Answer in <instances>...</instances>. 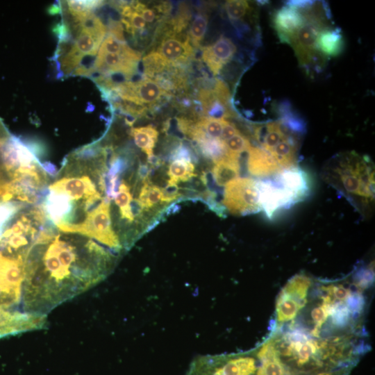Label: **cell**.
Here are the masks:
<instances>
[{"label":"cell","mask_w":375,"mask_h":375,"mask_svg":"<svg viewBox=\"0 0 375 375\" xmlns=\"http://www.w3.org/2000/svg\"><path fill=\"white\" fill-rule=\"evenodd\" d=\"M116 260L113 251L91 238L63 233L49 224L24 260L22 310L47 315L103 281Z\"/></svg>","instance_id":"cell-1"},{"label":"cell","mask_w":375,"mask_h":375,"mask_svg":"<svg viewBox=\"0 0 375 375\" xmlns=\"http://www.w3.org/2000/svg\"><path fill=\"white\" fill-rule=\"evenodd\" d=\"M373 284L374 273L367 269L337 280L315 278L306 305L283 326L317 337L367 335L365 323Z\"/></svg>","instance_id":"cell-2"},{"label":"cell","mask_w":375,"mask_h":375,"mask_svg":"<svg viewBox=\"0 0 375 375\" xmlns=\"http://www.w3.org/2000/svg\"><path fill=\"white\" fill-rule=\"evenodd\" d=\"M102 149L94 142L75 150L48 185L41 204L60 231L74 233L106 198L107 165Z\"/></svg>","instance_id":"cell-3"},{"label":"cell","mask_w":375,"mask_h":375,"mask_svg":"<svg viewBox=\"0 0 375 375\" xmlns=\"http://www.w3.org/2000/svg\"><path fill=\"white\" fill-rule=\"evenodd\" d=\"M265 340L288 375L355 367L370 349L367 335L317 337L285 326L270 328Z\"/></svg>","instance_id":"cell-4"},{"label":"cell","mask_w":375,"mask_h":375,"mask_svg":"<svg viewBox=\"0 0 375 375\" xmlns=\"http://www.w3.org/2000/svg\"><path fill=\"white\" fill-rule=\"evenodd\" d=\"M368 165L367 159L356 155L345 157L328 170L329 176L345 193L361 201L371 202L374 194V171Z\"/></svg>","instance_id":"cell-5"},{"label":"cell","mask_w":375,"mask_h":375,"mask_svg":"<svg viewBox=\"0 0 375 375\" xmlns=\"http://www.w3.org/2000/svg\"><path fill=\"white\" fill-rule=\"evenodd\" d=\"M260 365L258 346L246 351L199 356L185 375H256Z\"/></svg>","instance_id":"cell-6"},{"label":"cell","mask_w":375,"mask_h":375,"mask_svg":"<svg viewBox=\"0 0 375 375\" xmlns=\"http://www.w3.org/2000/svg\"><path fill=\"white\" fill-rule=\"evenodd\" d=\"M314 279L300 273L288 281L278 294L270 328L288 324L295 319L306 303Z\"/></svg>","instance_id":"cell-7"},{"label":"cell","mask_w":375,"mask_h":375,"mask_svg":"<svg viewBox=\"0 0 375 375\" xmlns=\"http://www.w3.org/2000/svg\"><path fill=\"white\" fill-rule=\"evenodd\" d=\"M110 212V201L105 198L76 229L74 234L94 238L114 253H119L123 248L114 230Z\"/></svg>","instance_id":"cell-8"},{"label":"cell","mask_w":375,"mask_h":375,"mask_svg":"<svg viewBox=\"0 0 375 375\" xmlns=\"http://www.w3.org/2000/svg\"><path fill=\"white\" fill-rule=\"evenodd\" d=\"M223 205L232 214L244 215L261 210L258 182L251 178H238L224 189Z\"/></svg>","instance_id":"cell-9"},{"label":"cell","mask_w":375,"mask_h":375,"mask_svg":"<svg viewBox=\"0 0 375 375\" xmlns=\"http://www.w3.org/2000/svg\"><path fill=\"white\" fill-rule=\"evenodd\" d=\"M306 22L288 40L301 66L310 65L317 56V37L326 28L319 15L312 11V6L304 10Z\"/></svg>","instance_id":"cell-10"},{"label":"cell","mask_w":375,"mask_h":375,"mask_svg":"<svg viewBox=\"0 0 375 375\" xmlns=\"http://www.w3.org/2000/svg\"><path fill=\"white\" fill-rule=\"evenodd\" d=\"M109 91L113 92L122 100L141 106L144 104L154 105L168 95V91L147 77L134 82L126 81L115 83Z\"/></svg>","instance_id":"cell-11"},{"label":"cell","mask_w":375,"mask_h":375,"mask_svg":"<svg viewBox=\"0 0 375 375\" xmlns=\"http://www.w3.org/2000/svg\"><path fill=\"white\" fill-rule=\"evenodd\" d=\"M140 58V53L131 47L121 53H97L92 67V75L94 72L102 76L120 74L126 78H130L137 72Z\"/></svg>","instance_id":"cell-12"},{"label":"cell","mask_w":375,"mask_h":375,"mask_svg":"<svg viewBox=\"0 0 375 375\" xmlns=\"http://www.w3.org/2000/svg\"><path fill=\"white\" fill-rule=\"evenodd\" d=\"M156 49L152 51L159 54L172 66H178L188 63L194 54L193 47L188 35L182 33H175L165 28Z\"/></svg>","instance_id":"cell-13"},{"label":"cell","mask_w":375,"mask_h":375,"mask_svg":"<svg viewBox=\"0 0 375 375\" xmlns=\"http://www.w3.org/2000/svg\"><path fill=\"white\" fill-rule=\"evenodd\" d=\"M46 316L18 309L0 308V338L8 335L41 329L46 326Z\"/></svg>","instance_id":"cell-14"},{"label":"cell","mask_w":375,"mask_h":375,"mask_svg":"<svg viewBox=\"0 0 375 375\" xmlns=\"http://www.w3.org/2000/svg\"><path fill=\"white\" fill-rule=\"evenodd\" d=\"M236 51L232 40L221 35L216 42L203 48L201 58L212 74L216 76L232 60Z\"/></svg>","instance_id":"cell-15"},{"label":"cell","mask_w":375,"mask_h":375,"mask_svg":"<svg viewBox=\"0 0 375 375\" xmlns=\"http://www.w3.org/2000/svg\"><path fill=\"white\" fill-rule=\"evenodd\" d=\"M306 22L303 10L286 4L273 16V25L281 40L288 42L289 38Z\"/></svg>","instance_id":"cell-16"},{"label":"cell","mask_w":375,"mask_h":375,"mask_svg":"<svg viewBox=\"0 0 375 375\" xmlns=\"http://www.w3.org/2000/svg\"><path fill=\"white\" fill-rule=\"evenodd\" d=\"M260 203L269 217L279 208L294 203L291 196L281 186L269 181L258 182Z\"/></svg>","instance_id":"cell-17"},{"label":"cell","mask_w":375,"mask_h":375,"mask_svg":"<svg viewBox=\"0 0 375 375\" xmlns=\"http://www.w3.org/2000/svg\"><path fill=\"white\" fill-rule=\"evenodd\" d=\"M248 153L247 169L252 176L267 177L283 171L271 154L262 148L251 147Z\"/></svg>","instance_id":"cell-18"},{"label":"cell","mask_w":375,"mask_h":375,"mask_svg":"<svg viewBox=\"0 0 375 375\" xmlns=\"http://www.w3.org/2000/svg\"><path fill=\"white\" fill-rule=\"evenodd\" d=\"M277 181L291 196L294 202L305 197L308 185L306 174L300 169L293 167L283 169L278 174Z\"/></svg>","instance_id":"cell-19"},{"label":"cell","mask_w":375,"mask_h":375,"mask_svg":"<svg viewBox=\"0 0 375 375\" xmlns=\"http://www.w3.org/2000/svg\"><path fill=\"white\" fill-rule=\"evenodd\" d=\"M254 132L261 148L269 153L279 142L290 136L280 122H268L265 129L262 126H257Z\"/></svg>","instance_id":"cell-20"},{"label":"cell","mask_w":375,"mask_h":375,"mask_svg":"<svg viewBox=\"0 0 375 375\" xmlns=\"http://www.w3.org/2000/svg\"><path fill=\"white\" fill-rule=\"evenodd\" d=\"M344 39L339 28H324L317 37V49L324 56H337L344 49Z\"/></svg>","instance_id":"cell-21"},{"label":"cell","mask_w":375,"mask_h":375,"mask_svg":"<svg viewBox=\"0 0 375 375\" xmlns=\"http://www.w3.org/2000/svg\"><path fill=\"white\" fill-rule=\"evenodd\" d=\"M240 162L238 159L224 156L215 162L212 169V177L219 186H226L231 181L238 178L240 174Z\"/></svg>","instance_id":"cell-22"},{"label":"cell","mask_w":375,"mask_h":375,"mask_svg":"<svg viewBox=\"0 0 375 375\" xmlns=\"http://www.w3.org/2000/svg\"><path fill=\"white\" fill-rule=\"evenodd\" d=\"M258 346L260 365L256 375H288L265 340Z\"/></svg>","instance_id":"cell-23"},{"label":"cell","mask_w":375,"mask_h":375,"mask_svg":"<svg viewBox=\"0 0 375 375\" xmlns=\"http://www.w3.org/2000/svg\"><path fill=\"white\" fill-rule=\"evenodd\" d=\"M270 154L283 170L294 167L297 162V147L294 139L289 136L282 140L274 148Z\"/></svg>","instance_id":"cell-24"},{"label":"cell","mask_w":375,"mask_h":375,"mask_svg":"<svg viewBox=\"0 0 375 375\" xmlns=\"http://www.w3.org/2000/svg\"><path fill=\"white\" fill-rule=\"evenodd\" d=\"M131 134L135 144L150 158L153 156V148L158 140V131L152 125L132 128Z\"/></svg>","instance_id":"cell-25"},{"label":"cell","mask_w":375,"mask_h":375,"mask_svg":"<svg viewBox=\"0 0 375 375\" xmlns=\"http://www.w3.org/2000/svg\"><path fill=\"white\" fill-rule=\"evenodd\" d=\"M142 182L137 199L144 210L148 211L158 204L165 203L162 188L153 185L148 179Z\"/></svg>","instance_id":"cell-26"},{"label":"cell","mask_w":375,"mask_h":375,"mask_svg":"<svg viewBox=\"0 0 375 375\" xmlns=\"http://www.w3.org/2000/svg\"><path fill=\"white\" fill-rule=\"evenodd\" d=\"M169 179L168 185H177L180 182H185L196 176L194 165L190 161L175 160L169 165L167 172Z\"/></svg>","instance_id":"cell-27"},{"label":"cell","mask_w":375,"mask_h":375,"mask_svg":"<svg viewBox=\"0 0 375 375\" xmlns=\"http://www.w3.org/2000/svg\"><path fill=\"white\" fill-rule=\"evenodd\" d=\"M208 24V16L201 12L197 14L190 26L188 35L192 46L199 48L203 39Z\"/></svg>","instance_id":"cell-28"},{"label":"cell","mask_w":375,"mask_h":375,"mask_svg":"<svg viewBox=\"0 0 375 375\" xmlns=\"http://www.w3.org/2000/svg\"><path fill=\"white\" fill-rule=\"evenodd\" d=\"M66 4L72 18L79 22L94 8H99L103 3L102 1H67Z\"/></svg>","instance_id":"cell-29"},{"label":"cell","mask_w":375,"mask_h":375,"mask_svg":"<svg viewBox=\"0 0 375 375\" xmlns=\"http://www.w3.org/2000/svg\"><path fill=\"white\" fill-rule=\"evenodd\" d=\"M224 144L225 156L238 160L240 155L244 151H248L251 147L249 140L241 133L234 135Z\"/></svg>","instance_id":"cell-30"},{"label":"cell","mask_w":375,"mask_h":375,"mask_svg":"<svg viewBox=\"0 0 375 375\" xmlns=\"http://www.w3.org/2000/svg\"><path fill=\"white\" fill-rule=\"evenodd\" d=\"M226 122L225 119L206 116L199 119L195 124L208 137L219 140Z\"/></svg>","instance_id":"cell-31"},{"label":"cell","mask_w":375,"mask_h":375,"mask_svg":"<svg viewBox=\"0 0 375 375\" xmlns=\"http://www.w3.org/2000/svg\"><path fill=\"white\" fill-rule=\"evenodd\" d=\"M225 11L230 20L242 19L249 11V2L244 0H228L224 5Z\"/></svg>","instance_id":"cell-32"},{"label":"cell","mask_w":375,"mask_h":375,"mask_svg":"<svg viewBox=\"0 0 375 375\" xmlns=\"http://www.w3.org/2000/svg\"><path fill=\"white\" fill-rule=\"evenodd\" d=\"M26 204L19 201H0V235L9 220Z\"/></svg>","instance_id":"cell-33"},{"label":"cell","mask_w":375,"mask_h":375,"mask_svg":"<svg viewBox=\"0 0 375 375\" xmlns=\"http://www.w3.org/2000/svg\"><path fill=\"white\" fill-rule=\"evenodd\" d=\"M130 47L126 42H122L108 34L103 40L97 53H116L127 50Z\"/></svg>","instance_id":"cell-34"},{"label":"cell","mask_w":375,"mask_h":375,"mask_svg":"<svg viewBox=\"0 0 375 375\" xmlns=\"http://www.w3.org/2000/svg\"><path fill=\"white\" fill-rule=\"evenodd\" d=\"M131 6L147 23H152L157 18L155 11L142 3L135 1V3H131Z\"/></svg>","instance_id":"cell-35"},{"label":"cell","mask_w":375,"mask_h":375,"mask_svg":"<svg viewBox=\"0 0 375 375\" xmlns=\"http://www.w3.org/2000/svg\"><path fill=\"white\" fill-rule=\"evenodd\" d=\"M108 28H109L108 34L113 36L116 40H117L119 42H126L124 33H123V27L121 22L110 19L109 22Z\"/></svg>","instance_id":"cell-36"},{"label":"cell","mask_w":375,"mask_h":375,"mask_svg":"<svg viewBox=\"0 0 375 375\" xmlns=\"http://www.w3.org/2000/svg\"><path fill=\"white\" fill-rule=\"evenodd\" d=\"M173 160H183L192 162L193 155L190 149L183 145L178 146L172 153Z\"/></svg>","instance_id":"cell-37"},{"label":"cell","mask_w":375,"mask_h":375,"mask_svg":"<svg viewBox=\"0 0 375 375\" xmlns=\"http://www.w3.org/2000/svg\"><path fill=\"white\" fill-rule=\"evenodd\" d=\"M239 133H240V132L236 128V126L233 124L226 120V123L224 125L219 140L222 142H224L234 135Z\"/></svg>","instance_id":"cell-38"},{"label":"cell","mask_w":375,"mask_h":375,"mask_svg":"<svg viewBox=\"0 0 375 375\" xmlns=\"http://www.w3.org/2000/svg\"><path fill=\"white\" fill-rule=\"evenodd\" d=\"M134 10V9H133ZM126 19V18H125ZM132 28L135 33L136 31H142L147 26V22L135 10L131 13V16L127 18Z\"/></svg>","instance_id":"cell-39"},{"label":"cell","mask_w":375,"mask_h":375,"mask_svg":"<svg viewBox=\"0 0 375 375\" xmlns=\"http://www.w3.org/2000/svg\"><path fill=\"white\" fill-rule=\"evenodd\" d=\"M353 367V366H346L334 369L317 372L306 375H349Z\"/></svg>","instance_id":"cell-40"},{"label":"cell","mask_w":375,"mask_h":375,"mask_svg":"<svg viewBox=\"0 0 375 375\" xmlns=\"http://www.w3.org/2000/svg\"><path fill=\"white\" fill-rule=\"evenodd\" d=\"M48 12L51 15L58 14L61 12V8L58 5L53 4L49 8Z\"/></svg>","instance_id":"cell-41"}]
</instances>
